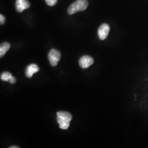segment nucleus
I'll return each mask as SVG.
<instances>
[{"label":"nucleus","mask_w":148,"mask_h":148,"mask_svg":"<svg viewBox=\"0 0 148 148\" xmlns=\"http://www.w3.org/2000/svg\"><path fill=\"white\" fill-rule=\"evenodd\" d=\"M57 120L59 127L62 130H67L70 126V122L71 121L72 115L66 111H58L57 112Z\"/></svg>","instance_id":"nucleus-1"},{"label":"nucleus","mask_w":148,"mask_h":148,"mask_svg":"<svg viewBox=\"0 0 148 148\" xmlns=\"http://www.w3.org/2000/svg\"><path fill=\"white\" fill-rule=\"evenodd\" d=\"M88 2L87 0H76L69 6L68 9V13L72 15L76 12L85 10L88 7Z\"/></svg>","instance_id":"nucleus-2"},{"label":"nucleus","mask_w":148,"mask_h":148,"mask_svg":"<svg viewBox=\"0 0 148 148\" xmlns=\"http://www.w3.org/2000/svg\"><path fill=\"white\" fill-rule=\"evenodd\" d=\"M60 56L61 54L58 51L55 49H51L48 55V58L50 65L52 66H57L60 59Z\"/></svg>","instance_id":"nucleus-3"},{"label":"nucleus","mask_w":148,"mask_h":148,"mask_svg":"<svg viewBox=\"0 0 148 148\" xmlns=\"http://www.w3.org/2000/svg\"><path fill=\"white\" fill-rule=\"evenodd\" d=\"M110 32V27L107 24H103L98 30V35L101 40H104L108 37Z\"/></svg>","instance_id":"nucleus-4"},{"label":"nucleus","mask_w":148,"mask_h":148,"mask_svg":"<svg viewBox=\"0 0 148 148\" xmlns=\"http://www.w3.org/2000/svg\"><path fill=\"white\" fill-rule=\"evenodd\" d=\"M94 63V60L92 57L89 56H84L79 59V66L82 69H86L90 67Z\"/></svg>","instance_id":"nucleus-5"},{"label":"nucleus","mask_w":148,"mask_h":148,"mask_svg":"<svg viewBox=\"0 0 148 148\" xmlns=\"http://www.w3.org/2000/svg\"><path fill=\"white\" fill-rule=\"evenodd\" d=\"M30 6V3L27 0H16V10L19 13L29 8Z\"/></svg>","instance_id":"nucleus-6"},{"label":"nucleus","mask_w":148,"mask_h":148,"mask_svg":"<svg viewBox=\"0 0 148 148\" xmlns=\"http://www.w3.org/2000/svg\"><path fill=\"white\" fill-rule=\"evenodd\" d=\"M39 67L35 64H32L27 66L25 70V75L28 78H31L33 75L39 71Z\"/></svg>","instance_id":"nucleus-7"},{"label":"nucleus","mask_w":148,"mask_h":148,"mask_svg":"<svg viewBox=\"0 0 148 148\" xmlns=\"http://www.w3.org/2000/svg\"><path fill=\"white\" fill-rule=\"evenodd\" d=\"M11 45L9 43L4 42L2 43L0 46V57L2 58L5 55V53L10 49Z\"/></svg>","instance_id":"nucleus-8"},{"label":"nucleus","mask_w":148,"mask_h":148,"mask_svg":"<svg viewBox=\"0 0 148 148\" xmlns=\"http://www.w3.org/2000/svg\"><path fill=\"white\" fill-rule=\"evenodd\" d=\"M12 75L7 71L3 72L2 74L1 75V79L4 81H9V80L12 77Z\"/></svg>","instance_id":"nucleus-9"},{"label":"nucleus","mask_w":148,"mask_h":148,"mask_svg":"<svg viewBox=\"0 0 148 148\" xmlns=\"http://www.w3.org/2000/svg\"><path fill=\"white\" fill-rule=\"evenodd\" d=\"M46 3L49 6H53L56 5L57 0H45Z\"/></svg>","instance_id":"nucleus-10"},{"label":"nucleus","mask_w":148,"mask_h":148,"mask_svg":"<svg viewBox=\"0 0 148 148\" xmlns=\"http://www.w3.org/2000/svg\"><path fill=\"white\" fill-rule=\"evenodd\" d=\"M5 17L4 16H3L2 14H1L0 15V23H1V25H3L5 23Z\"/></svg>","instance_id":"nucleus-11"},{"label":"nucleus","mask_w":148,"mask_h":148,"mask_svg":"<svg viewBox=\"0 0 148 148\" xmlns=\"http://www.w3.org/2000/svg\"><path fill=\"white\" fill-rule=\"evenodd\" d=\"M8 82L10 83H11V84H14L16 82V79L15 77H14L13 76H12V77L9 80Z\"/></svg>","instance_id":"nucleus-12"},{"label":"nucleus","mask_w":148,"mask_h":148,"mask_svg":"<svg viewBox=\"0 0 148 148\" xmlns=\"http://www.w3.org/2000/svg\"><path fill=\"white\" fill-rule=\"evenodd\" d=\"M19 147H17V146H11L10 148H19Z\"/></svg>","instance_id":"nucleus-13"}]
</instances>
